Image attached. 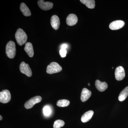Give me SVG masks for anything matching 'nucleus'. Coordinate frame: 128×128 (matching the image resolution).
Masks as SVG:
<instances>
[{
    "label": "nucleus",
    "instance_id": "1",
    "mask_svg": "<svg viewBox=\"0 0 128 128\" xmlns=\"http://www.w3.org/2000/svg\"><path fill=\"white\" fill-rule=\"evenodd\" d=\"M15 38L18 45L22 46L24 44L28 39V36L26 33L22 28H19L17 30L15 34Z\"/></svg>",
    "mask_w": 128,
    "mask_h": 128
},
{
    "label": "nucleus",
    "instance_id": "2",
    "mask_svg": "<svg viewBox=\"0 0 128 128\" xmlns=\"http://www.w3.org/2000/svg\"><path fill=\"white\" fill-rule=\"evenodd\" d=\"M16 46L13 41H10L8 43L6 46V54L8 58L12 59L16 54Z\"/></svg>",
    "mask_w": 128,
    "mask_h": 128
},
{
    "label": "nucleus",
    "instance_id": "3",
    "mask_svg": "<svg viewBox=\"0 0 128 128\" xmlns=\"http://www.w3.org/2000/svg\"><path fill=\"white\" fill-rule=\"evenodd\" d=\"M62 68L58 63L56 62H51L47 66L46 72L48 74H52L58 73L62 71Z\"/></svg>",
    "mask_w": 128,
    "mask_h": 128
},
{
    "label": "nucleus",
    "instance_id": "4",
    "mask_svg": "<svg viewBox=\"0 0 128 128\" xmlns=\"http://www.w3.org/2000/svg\"><path fill=\"white\" fill-rule=\"evenodd\" d=\"M42 99V98L40 96H35L27 101L24 104V107L26 109H30L32 108L36 104L40 102Z\"/></svg>",
    "mask_w": 128,
    "mask_h": 128
},
{
    "label": "nucleus",
    "instance_id": "5",
    "mask_svg": "<svg viewBox=\"0 0 128 128\" xmlns=\"http://www.w3.org/2000/svg\"><path fill=\"white\" fill-rule=\"evenodd\" d=\"M11 98L10 93L8 90H3L0 92V102L1 103H8L10 100Z\"/></svg>",
    "mask_w": 128,
    "mask_h": 128
},
{
    "label": "nucleus",
    "instance_id": "6",
    "mask_svg": "<svg viewBox=\"0 0 128 128\" xmlns=\"http://www.w3.org/2000/svg\"><path fill=\"white\" fill-rule=\"evenodd\" d=\"M19 68L21 73L25 74L28 77H31L32 76V70L28 64H25L24 62H22L20 64Z\"/></svg>",
    "mask_w": 128,
    "mask_h": 128
},
{
    "label": "nucleus",
    "instance_id": "7",
    "mask_svg": "<svg viewBox=\"0 0 128 128\" xmlns=\"http://www.w3.org/2000/svg\"><path fill=\"white\" fill-rule=\"evenodd\" d=\"M115 77L117 80L120 81L123 80L125 76L124 69L122 66H118L115 71Z\"/></svg>",
    "mask_w": 128,
    "mask_h": 128
},
{
    "label": "nucleus",
    "instance_id": "8",
    "mask_svg": "<svg viewBox=\"0 0 128 128\" xmlns=\"http://www.w3.org/2000/svg\"><path fill=\"white\" fill-rule=\"evenodd\" d=\"M38 5L42 10H47L52 8L54 4L50 2H45L43 0H39L38 2Z\"/></svg>",
    "mask_w": 128,
    "mask_h": 128
},
{
    "label": "nucleus",
    "instance_id": "9",
    "mask_svg": "<svg viewBox=\"0 0 128 128\" xmlns=\"http://www.w3.org/2000/svg\"><path fill=\"white\" fill-rule=\"evenodd\" d=\"M125 23L124 21L116 20L112 22L109 25V28L112 30H117L123 27Z\"/></svg>",
    "mask_w": 128,
    "mask_h": 128
},
{
    "label": "nucleus",
    "instance_id": "10",
    "mask_svg": "<svg viewBox=\"0 0 128 128\" xmlns=\"http://www.w3.org/2000/svg\"><path fill=\"white\" fill-rule=\"evenodd\" d=\"M78 18L75 14H70L66 18V23L68 26H72L76 25L78 22Z\"/></svg>",
    "mask_w": 128,
    "mask_h": 128
},
{
    "label": "nucleus",
    "instance_id": "11",
    "mask_svg": "<svg viewBox=\"0 0 128 128\" xmlns=\"http://www.w3.org/2000/svg\"><path fill=\"white\" fill-rule=\"evenodd\" d=\"M50 24L54 29L57 30L58 29L60 25L59 18L56 15H54L50 18Z\"/></svg>",
    "mask_w": 128,
    "mask_h": 128
},
{
    "label": "nucleus",
    "instance_id": "12",
    "mask_svg": "<svg viewBox=\"0 0 128 128\" xmlns=\"http://www.w3.org/2000/svg\"><path fill=\"white\" fill-rule=\"evenodd\" d=\"M91 95V92L86 88H84L82 89L80 96L82 102H84L87 101L90 98Z\"/></svg>",
    "mask_w": 128,
    "mask_h": 128
},
{
    "label": "nucleus",
    "instance_id": "13",
    "mask_svg": "<svg viewBox=\"0 0 128 128\" xmlns=\"http://www.w3.org/2000/svg\"><path fill=\"white\" fill-rule=\"evenodd\" d=\"M95 86L96 89L100 92L104 91L108 88V85L106 82H102L98 80H96Z\"/></svg>",
    "mask_w": 128,
    "mask_h": 128
},
{
    "label": "nucleus",
    "instance_id": "14",
    "mask_svg": "<svg viewBox=\"0 0 128 128\" xmlns=\"http://www.w3.org/2000/svg\"><path fill=\"white\" fill-rule=\"evenodd\" d=\"M24 50L29 57H33L34 55V51L32 44L31 43L28 42L26 44L25 48H24Z\"/></svg>",
    "mask_w": 128,
    "mask_h": 128
},
{
    "label": "nucleus",
    "instance_id": "15",
    "mask_svg": "<svg viewBox=\"0 0 128 128\" xmlns=\"http://www.w3.org/2000/svg\"><path fill=\"white\" fill-rule=\"evenodd\" d=\"M94 112L92 110H90L85 112L81 117V121L82 122H86L89 121L93 116Z\"/></svg>",
    "mask_w": 128,
    "mask_h": 128
},
{
    "label": "nucleus",
    "instance_id": "16",
    "mask_svg": "<svg viewBox=\"0 0 128 128\" xmlns=\"http://www.w3.org/2000/svg\"><path fill=\"white\" fill-rule=\"evenodd\" d=\"M20 10L22 13L26 16H31V12L30 10L24 2L21 3L20 5Z\"/></svg>",
    "mask_w": 128,
    "mask_h": 128
},
{
    "label": "nucleus",
    "instance_id": "17",
    "mask_svg": "<svg viewBox=\"0 0 128 128\" xmlns=\"http://www.w3.org/2000/svg\"><path fill=\"white\" fill-rule=\"evenodd\" d=\"M128 96V86L125 88L121 92L118 96V100L120 102L124 101Z\"/></svg>",
    "mask_w": 128,
    "mask_h": 128
},
{
    "label": "nucleus",
    "instance_id": "18",
    "mask_svg": "<svg viewBox=\"0 0 128 128\" xmlns=\"http://www.w3.org/2000/svg\"><path fill=\"white\" fill-rule=\"evenodd\" d=\"M80 2L89 9H93L95 7V1L94 0H80Z\"/></svg>",
    "mask_w": 128,
    "mask_h": 128
},
{
    "label": "nucleus",
    "instance_id": "19",
    "mask_svg": "<svg viewBox=\"0 0 128 128\" xmlns=\"http://www.w3.org/2000/svg\"><path fill=\"white\" fill-rule=\"evenodd\" d=\"M70 104V102L66 99L59 100L57 102V105L58 106L60 107H65L68 106Z\"/></svg>",
    "mask_w": 128,
    "mask_h": 128
},
{
    "label": "nucleus",
    "instance_id": "20",
    "mask_svg": "<svg viewBox=\"0 0 128 128\" xmlns=\"http://www.w3.org/2000/svg\"><path fill=\"white\" fill-rule=\"evenodd\" d=\"M65 123L64 121L58 120L54 121L53 127L54 128H60L64 125Z\"/></svg>",
    "mask_w": 128,
    "mask_h": 128
},
{
    "label": "nucleus",
    "instance_id": "21",
    "mask_svg": "<svg viewBox=\"0 0 128 128\" xmlns=\"http://www.w3.org/2000/svg\"><path fill=\"white\" fill-rule=\"evenodd\" d=\"M44 114L45 116H48L51 112V110L50 107L48 106H45L43 108Z\"/></svg>",
    "mask_w": 128,
    "mask_h": 128
},
{
    "label": "nucleus",
    "instance_id": "22",
    "mask_svg": "<svg viewBox=\"0 0 128 128\" xmlns=\"http://www.w3.org/2000/svg\"><path fill=\"white\" fill-rule=\"evenodd\" d=\"M67 51L66 49H60V56L62 58H64L66 56Z\"/></svg>",
    "mask_w": 128,
    "mask_h": 128
},
{
    "label": "nucleus",
    "instance_id": "23",
    "mask_svg": "<svg viewBox=\"0 0 128 128\" xmlns=\"http://www.w3.org/2000/svg\"><path fill=\"white\" fill-rule=\"evenodd\" d=\"M68 47V44H63L61 45L60 48H61V49H64L66 50V49Z\"/></svg>",
    "mask_w": 128,
    "mask_h": 128
},
{
    "label": "nucleus",
    "instance_id": "24",
    "mask_svg": "<svg viewBox=\"0 0 128 128\" xmlns=\"http://www.w3.org/2000/svg\"><path fill=\"white\" fill-rule=\"evenodd\" d=\"M0 120H2V116L1 115H0Z\"/></svg>",
    "mask_w": 128,
    "mask_h": 128
},
{
    "label": "nucleus",
    "instance_id": "25",
    "mask_svg": "<svg viewBox=\"0 0 128 128\" xmlns=\"http://www.w3.org/2000/svg\"><path fill=\"white\" fill-rule=\"evenodd\" d=\"M88 85L89 86H90V83H88Z\"/></svg>",
    "mask_w": 128,
    "mask_h": 128
},
{
    "label": "nucleus",
    "instance_id": "26",
    "mask_svg": "<svg viewBox=\"0 0 128 128\" xmlns=\"http://www.w3.org/2000/svg\"><path fill=\"white\" fill-rule=\"evenodd\" d=\"M112 68L113 69L114 68V67H112Z\"/></svg>",
    "mask_w": 128,
    "mask_h": 128
}]
</instances>
